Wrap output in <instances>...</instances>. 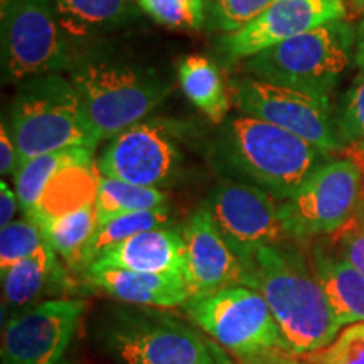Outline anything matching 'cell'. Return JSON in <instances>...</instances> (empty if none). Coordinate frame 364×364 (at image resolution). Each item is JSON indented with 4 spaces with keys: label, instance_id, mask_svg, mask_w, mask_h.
<instances>
[{
    "label": "cell",
    "instance_id": "cell-1",
    "mask_svg": "<svg viewBox=\"0 0 364 364\" xmlns=\"http://www.w3.org/2000/svg\"><path fill=\"white\" fill-rule=\"evenodd\" d=\"M245 287L267 300L290 356L324 348L343 329L312 267L294 248L272 245L258 250L247 263Z\"/></svg>",
    "mask_w": 364,
    "mask_h": 364
},
{
    "label": "cell",
    "instance_id": "cell-2",
    "mask_svg": "<svg viewBox=\"0 0 364 364\" xmlns=\"http://www.w3.org/2000/svg\"><path fill=\"white\" fill-rule=\"evenodd\" d=\"M329 154L260 118L233 117L215 145V162L236 181L257 186L277 201H287Z\"/></svg>",
    "mask_w": 364,
    "mask_h": 364
},
{
    "label": "cell",
    "instance_id": "cell-3",
    "mask_svg": "<svg viewBox=\"0 0 364 364\" xmlns=\"http://www.w3.org/2000/svg\"><path fill=\"white\" fill-rule=\"evenodd\" d=\"M9 130L19 167L31 159L76 145L97 147L71 80L59 73L27 78L11 107Z\"/></svg>",
    "mask_w": 364,
    "mask_h": 364
},
{
    "label": "cell",
    "instance_id": "cell-4",
    "mask_svg": "<svg viewBox=\"0 0 364 364\" xmlns=\"http://www.w3.org/2000/svg\"><path fill=\"white\" fill-rule=\"evenodd\" d=\"M70 80L97 144L142 122L172 90L154 75L107 59L78 63Z\"/></svg>",
    "mask_w": 364,
    "mask_h": 364
},
{
    "label": "cell",
    "instance_id": "cell-5",
    "mask_svg": "<svg viewBox=\"0 0 364 364\" xmlns=\"http://www.w3.org/2000/svg\"><path fill=\"white\" fill-rule=\"evenodd\" d=\"M354 44L351 26L332 21L247 58L245 70L253 78L329 95L351 65Z\"/></svg>",
    "mask_w": 364,
    "mask_h": 364
},
{
    "label": "cell",
    "instance_id": "cell-6",
    "mask_svg": "<svg viewBox=\"0 0 364 364\" xmlns=\"http://www.w3.org/2000/svg\"><path fill=\"white\" fill-rule=\"evenodd\" d=\"M98 341L122 364H216L198 332L166 314L112 309L100 322Z\"/></svg>",
    "mask_w": 364,
    "mask_h": 364
},
{
    "label": "cell",
    "instance_id": "cell-7",
    "mask_svg": "<svg viewBox=\"0 0 364 364\" xmlns=\"http://www.w3.org/2000/svg\"><path fill=\"white\" fill-rule=\"evenodd\" d=\"M184 309L199 329L236 356L263 359L289 354L267 300L255 289L236 285L196 295Z\"/></svg>",
    "mask_w": 364,
    "mask_h": 364
},
{
    "label": "cell",
    "instance_id": "cell-8",
    "mask_svg": "<svg viewBox=\"0 0 364 364\" xmlns=\"http://www.w3.org/2000/svg\"><path fill=\"white\" fill-rule=\"evenodd\" d=\"M363 193V164L354 159L327 161L292 198L282 201V225L294 240L329 236L358 215Z\"/></svg>",
    "mask_w": 364,
    "mask_h": 364
},
{
    "label": "cell",
    "instance_id": "cell-9",
    "mask_svg": "<svg viewBox=\"0 0 364 364\" xmlns=\"http://www.w3.org/2000/svg\"><path fill=\"white\" fill-rule=\"evenodd\" d=\"M65 31L53 0H2V73L26 81L70 68Z\"/></svg>",
    "mask_w": 364,
    "mask_h": 364
},
{
    "label": "cell",
    "instance_id": "cell-10",
    "mask_svg": "<svg viewBox=\"0 0 364 364\" xmlns=\"http://www.w3.org/2000/svg\"><path fill=\"white\" fill-rule=\"evenodd\" d=\"M231 91L236 107L243 115L260 118L299 135L329 156L343 149L327 95L253 76L233 81Z\"/></svg>",
    "mask_w": 364,
    "mask_h": 364
},
{
    "label": "cell",
    "instance_id": "cell-11",
    "mask_svg": "<svg viewBox=\"0 0 364 364\" xmlns=\"http://www.w3.org/2000/svg\"><path fill=\"white\" fill-rule=\"evenodd\" d=\"M267 191L236 179H223L204 208L236 257L247 265L258 250L289 238L280 220V204Z\"/></svg>",
    "mask_w": 364,
    "mask_h": 364
},
{
    "label": "cell",
    "instance_id": "cell-12",
    "mask_svg": "<svg viewBox=\"0 0 364 364\" xmlns=\"http://www.w3.org/2000/svg\"><path fill=\"white\" fill-rule=\"evenodd\" d=\"M86 311L83 299L27 306L4 324L0 364H59Z\"/></svg>",
    "mask_w": 364,
    "mask_h": 364
},
{
    "label": "cell",
    "instance_id": "cell-13",
    "mask_svg": "<svg viewBox=\"0 0 364 364\" xmlns=\"http://www.w3.org/2000/svg\"><path fill=\"white\" fill-rule=\"evenodd\" d=\"M179 164L181 154L169 125L139 122L113 136L97 167L112 179L159 189L174 179Z\"/></svg>",
    "mask_w": 364,
    "mask_h": 364
},
{
    "label": "cell",
    "instance_id": "cell-14",
    "mask_svg": "<svg viewBox=\"0 0 364 364\" xmlns=\"http://www.w3.org/2000/svg\"><path fill=\"white\" fill-rule=\"evenodd\" d=\"M344 17V0H277L243 29L223 36L220 51L230 61H240Z\"/></svg>",
    "mask_w": 364,
    "mask_h": 364
},
{
    "label": "cell",
    "instance_id": "cell-15",
    "mask_svg": "<svg viewBox=\"0 0 364 364\" xmlns=\"http://www.w3.org/2000/svg\"><path fill=\"white\" fill-rule=\"evenodd\" d=\"M181 231L184 240V277L193 297L245 285L247 265L223 238L206 208L194 211Z\"/></svg>",
    "mask_w": 364,
    "mask_h": 364
},
{
    "label": "cell",
    "instance_id": "cell-16",
    "mask_svg": "<svg viewBox=\"0 0 364 364\" xmlns=\"http://www.w3.org/2000/svg\"><path fill=\"white\" fill-rule=\"evenodd\" d=\"M86 285L136 307H184L193 299L184 273H145L122 268H88Z\"/></svg>",
    "mask_w": 364,
    "mask_h": 364
},
{
    "label": "cell",
    "instance_id": "cell-17",
    "mask_svg": "<svg viewBox=\"0 0 364 364\" xmlns=\"http://www.w3.org/2000/svg\"><path fill=\"white\" fill-rule=\"evenodd\" d=\"M88 268H122V270L145 273H184L182 231L172 226L144 231L108 248Z\"/></svg>",
    "mask_w": 364,
    "mask_h": 364
},
{
    "label": "cell",
    "instance_id": "cell-18",
    "mask_svg": "<svg viewBox=\"0 0 364 364\" xmlns=\"http://www.w3.org/2000/svg\"><path fill=\"white\" fill-rule=\"evenodd\" d=\"M2 275V300L4 306L22 309L33 306L41 295L66 292L73 282L68 277V270L63 267L58 253L46 245L43 250L14 263Z\"/></svg>",
    "mask_w": 364,
    "mask_h": 364
},
{
    "label": "cell",
    "instance_id": "cell-19",
    "mask_svg": "<svg viewBox=\"0 0 364 364\" xmlns=\"http://www.w3.org/2000/svg\"><path fill=\"white\" fill-rule=\"evenodd\" d=\"M312 270L341 327L364 322V275L351 263L324 247H317Z\"/></svg>",
    "mask_w": 364,
    "mask_h": 364
},
{
    "label": "cell",
    "instance_id": "cell-20",
    "mask_svg": "<svg viewBox=\"0 0 364 364\" xmlns=\"http://www.w3.org/2000/svg\"><path fill=\"white\" fill-rule=\"evenodd\" d=\"M31 220L38 223L46 241L71 272H85L86 250L98 228L95 203L65 215Z\"/></svg>",
    "mask_w": 364,
    "mask_h": 364
},
{
    "label": "cell",
    "instance_id": "cell-21",
    "mask_svg": "<svg viewBox=\"0 0 364 364\" xmlns=\"http://www.w3.org/2000/svg\"><path fill=\"white\" fill-rule=\"evenodd\" d=\"M63 31L71 38L108 33L136 17L134 0H53Z\"/></svg>",
    "mask_w": 364,
    "mask_h": 364
},
{
    "label": "cell",
    "instance_id": "cell-22",
    "mask_svg": "<svg viewBox=\"0 0 364 364\" xmlns=\"http://www.w3.org/2000/svg\"><path fill=\"white\" fill-rule=\"evenodd\" d=\"M98 177L97 164L68 167L49 181L38 206L33 211L26 213V216H59L83 208L86 204L97 203Z\"/></svg>",
    "mask_w": 364,
    "mask_h": 364
},
{
    "label": "cell",
    "instance_id": "cell-23",
    "mask_svg": "<svg viewBox=\"0 0 364 364\" xmlns=\"http://www.w3.org/2000/svg\"><path fill=\"white\" fill-rule=\"evenodd\" d=\"M93 154L95 147L76 145V147L54 150V152L44 154V156L34 157L26 164H22L16 174H14L16 193L17 198H19L22 211L29 213L38 206L46 186L61 171L73 166H90V164H95Z\"/></svg>",
    "mask_w": 364,
    "mask_h": 364
},
{
    "label": "cell",
    "instance_id": "cell-24",
    "mask_svg": "<svg viewBox=\"0 0 364 364\" xmlns=\"http://www.w3.org/2000/svg\"><path fill=\"white\" fill-rule=\"evenodd\" d=\"M177 76L186 97L209 120L221 124L230 112V93L215 63L201 56H189L181 61Z\"/></svg>",
    "mask_w": 364,
    "mask_h": 364
},
{
    "label": "cell",
    "instance_id": "cell-25",
    "mask_svg": "<svg viewBox=\"0 0 364 364\" xmlns=\"http://www.w3.org/2000/svg\"><path fill=\"white\" fill-rule=\"evenodd\" d=\"M167 201H169V196L162 193L161 189L144 188V186H135L100 174L97 203H95L98 226L129 213L167 206Z\"/></svg>",
    "mask_w": 364,
    "mask_h": 364
},
{
    "label": "cell",
    "instance_id": "cell-26",
    "mask_svg": "<svg viewBox=\"0 0 364 364\" xmlns=\"http://www.w3.org/2000/svg\"><path fill=\"white\" fill-rule=\"evenodd\" d=\"M172 221H174V216H172L169 206H162L129 213V215H122L115 220L105 223V225L97 228V233L93 235L88 250H86V268L108 248L115 247V245L132 238V236L144 233V231L172 226Z\"/></svg>",
    "mask_w": 364,
    "mask_h": 364
},
{
    "label": "cell",
    "instance_id": "cell-27",
    "mask_svg": "<svg viewBox=\"0 0 364 364\" xmlns=\"http://www.w3.org/2000/svg\"><path fill=\"white\" fill-rule=\"evenodd\" d=\"M46 245L49 243L38 223L27 216L12 221L0 231V270H6L14 263L33 257Z\"/></svg>",
    "mask_w": 364,
    "mask_h": 364
},
{
    "label": "cell",
    "instance_id": "cell-28",
    "mask_svg": "<svg viewBox=\"0 0 364 364\" xmlns=\"http://www.w3.org/2000/svg\"><path fill=\"white\" fill-rule=\"evenodd\" d=\"M142 12L169 29H199L204 24V0H134Z\"/></svg>",
    "mask_w": 364,
    "mask_h": 364
},
{
    "label": "cell",
    "instance_id": "cell-29",
    "mask_svg": "<svg viewBox=\"0 0 364 364\" xmlns=\"http://www.w3.org/2000/svg\"><path fill=\"white\" fill-rule=\"evenodd\" d=\"M306 364H364V322L346 326L324 348L304 354Z\"/></svg>",
    "mask_w": 364,
    "mask_h": 364
},
{
    "label": "cell",
    "instance_id": "cell-30",
    "mask_svg": "<svg viewBox=\"0 0 364 364\" xmlns=\"http://www.w3.org/2000/svg\"><path fill=\"white\" fill-rule=\"evenodd\" d=\"M339 140L343 145L364 144V73L354 80L344 95L338 118H336Z\"/></svg>",
    "mask_w": 364,
    "mask_h": 364
},
{
    "label": "cell",
    "instance_id": "cell-31",
    "mask_svg": "<svg viewBox=\"0 0 364 364\" xmlns=\"http://www.w3.org/2000/svg\"><path fill=\"white\" fill-rule=\"evenodd\" d=\"M277 0H213V21L218 29L231 34L260 17Z\"/></svg>",
    "mask_w": 364,
    "mask_h": 364
},
{
    "label": "cell",
    "instance_id": "cell-32",
    "mask_svg": "<svg viewBox=\"0 0 364 364\" xmlns=\"http://www.w3.org/2000/svg\"><path fill=\"white\" fill-rule=\"evenodd\" d=\"M331 252L339 255L364 275V211H359L348 225L329 235Z\"/></svg>",
    "mask_w": 364,
    "mask_h": 364
},
{
    "label": "cell",
    "instance_id": "cell-33",
    "mask_svg": "<svg viewBox=\"0 0 364 364\" xmlns=\"http://www.w3.org/2000/svg\"><path fill=\"white\" fill-rule=\"evenodd\" d=\"M19 169V156H17V147L14 142L11 130L6 122L0 125V172L2 176L16 174Z\"/></svg>",
    "mask_w": 364,
    "mask_h": 364
},
{
    "label": "cell",
    "instance_id": "cell-34",
    "mask_svg": "<svg viewBox=\"0 0 364 364\" xmlns=\"http://www.w3.org/2000/svg\"><path fill=\"white\" fill-rule=\"evenodd\" d=\"M19 198L17 193L9 188L7 182H0V228H6L14 221L17 208H19Z\"/></svg>",
    "mask_w": 364,
    "mask_h": 364
},
{
    "label": "cell",
    "instance_id": "cell-35",
    "mask_svg": "<svg viewBox=\"0 0 364 364\" xmlns=\"http://www.w3.org/2000/svg\"><path fill=\"white\" fill-rule=\"evenodd\" d=\"M354 61L361 73H364V21L359 24L356 33V49H354Z\"/></svg>",
    "mask_w": 364,
    "mask_h": 364
},
{
    "label": "cell",
    "instance_id": "cell-36",
    "mask_svg": "<svg viewBox=\"0 0 364 364\" xmlns=\"http://www.w3.org/2000/svg\"><path fill=\"white\" fill-rule=\"evenodd\" d=\"M358 152H359V156L363 157V167H364V144H361V145H358Z\"/></svg>",
    "mask_w": 364,
    "mask_h": 364
},
{
    "label": "cell",
    "instance_id": "cell-37",
    "mask_svg": "<svg viewBox=\"0 0 364 364\" xmlns=\"http://www.w3.org/2000/svg\"><path fill=\"white\" fill-rule=\"evenodd\" d=\"M354 2H356V4H358V6H359V7H361V9H363V11H364V0H354Z\"/></svg>",
    "mask_w": 364,
    "mask_h": 364
},
{
    "label": "cell",
    "instance_id": "cell-38",
    "mask_svg": "<svg viewBox=\"0 0 364 364\" xmlns=\"http://www.w3.org/2000/svg\"><path fill=\"white\" fill-rule=\"evenodd\" d=\"M225 364H231V363H228V361H226V363H225Z\"/></svg>",
    "mask_w": 364,
    "mask_h": 364
}]
</instances>
